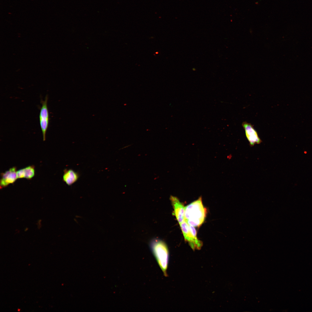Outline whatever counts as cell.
Listing matches in <instances>:
<instances>
[{
    "instance_id": "cell-2",
    "label": "cell",
    "mask_w": 312,
    "mask_h": 312,
    "mask_svg": "<svg viewBox=\"0 0 312 312\" xmlns=\"http://www.w3.org/2000/svg\"><path fill=\"white\" fill-rule=\"evenodd\" d=\"M150 246L164 275L167 276L169 259V252L167 245L163 241L155 238L151 241Z\"/></svg>"
},
{
    "instance_id": "cell-1",
    "label": "cell",
    "mask_w": 312,
    "mask_h": 312,
    "mask_svg": "<svg viewBox=\"0 0 312 312\" xmlns=\"http://www.w3.org/2000/svg\"><path fill=\"white\" fill-rule=\"evenodd\" d=\"M207 213V210L200 196L185 207V221L190 225L199 227L204 222Z\"/></svg>"
},
{
    "instance_id": "cell-10",
    "label": "cell",
    "mask_w": 312,
    "mask_h": 312,
    "mask_svg": "<svg viewBox=\"0 0 312 312\" xmlns=\"http://www.w3.org/2000/svg\"><path fill=\"white\" fill-rule=\"evenodd\" d=\"M17 178H25V173L23 168L21 169L16 171Z\"/></svg>"
},
{
    "instance_id": "cell-9",
    "label": "cell",
    "mask_w": 312,
    "mask_h": 312,
    "mask_svg": "<svg viewBox=\"0 0 312 312\" xmlns=\"http://www.w3.org/2000/svg\"><path fill=\"white\" fill-rule=\"evenodd\" d=\"M25 178L30 180L35 175V166L34 165L29 166L23 168Z\"/></svg>"
},
{
    "instance_id": "cell-8",
    "label": "cell",
    "mask_w": 312,
    "mask_h": 312,
    "mask_svg": "<svg viewBox=\"0 0 312 312\" xmlns=\"http://www.w3.org/2000/svg\"><path fill=\"white\" fill-rule=\"evenodd\" d=\"M63 181L68 185L70 186L75 183L79 177L78 173L72 169L64 170Z\"/></svg>"
},
{
    "instance_id": "cell-5",
    "label": "cell",
    "mask_w": 312,
    "mask_h": 312,
    "mask_svg": "<svg viewBox=\"0 0 312 312\" xmlns=\"http://www.w3.org/2000/svg\"><path fill=\"white\" fill-rule=\"evenodd\" d=\"M242 125L250 146H253L256 144H259L262 141L257 131L251 123L244 121L242 122Z\"/></svg>"
},
{
    "instance_id": "cell-4",
    "label": "cell",
    "mask_w": 312,
    "mask_h": 312,
    "mask_svg": "<svg viewBox=\"0 0 312 312\" xmlns=\"http://www.w3.org/2000/svg\"><path fill=\"white\" fill-rule=\"evenodd\" d=\"M47 95L44 101H41L42 107L39 114L40 123L42 132L43 140L46 139V134L49 123V114L47 108Z\"/></svg>"
},
{
    "instance_id": "cell-3",
    "label": "cell",
    "mask_w": 312,
    "mask_h": 312,
    "mask_svg": "<svg viewBox=\"0 0 312 312\" xmlns=\"http://www.w3.org/2000/svg\"><path fill=\"white\" fill-rule=\"evenodd\" d=\"M179 224L185 240L188 243L192 249H200L203 243L198 238L195 227L189 225L185 220Z\"/></svg>"
},
{
    "instance_id": "cell-6",
    "label": "cell",
    "mask_w": 312,
    "mask_h": 312,
    "mask_svg": "<svg viewBox=\"0 0 312 312\" xmlns=\"http://www.w3.org/2000/svg\"><path fill=\"white\" fill-rule=\"evenodd\" d=\"M170 199L173 209V214L179 224L185 220V206L177 197L171 195Z\"/></svg>"
},
{
    "instance_id": "cell-7",
    "label": "cell",
    "mask_w": 312,
    "mask_h": 312,
    "mask_svg": "<svg viewBox=\"0 0 312 312\" xmlns=\"http://www.w3.org/2000/svg\"><path fill=\"white\" fill-rule=\"evenodd\" d=\"M16 168L13 167L4 172L1 174L0 180L1 189L7 186L10 184L13 183L17 178L16 174Z\"/></svg>"
}]
</instances>
